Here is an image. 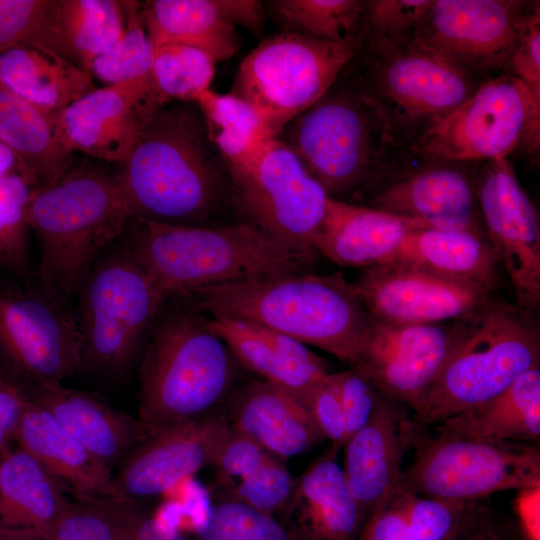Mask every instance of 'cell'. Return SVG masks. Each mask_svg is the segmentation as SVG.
Segmentation results:
<instances>
[{
  "mask_svg": "<svg viewBox=\"0 0 540 540\" xmlns=\"http://www.w3.org/2000/svg\"><path fill=\"white\" fill-rule=\"evenodd\" d=\"M195 309L253 321L355 365L371 316L341 273L295 274L204 288Z\"/></svg>",
  "mask_w": 540,
  "mask_h": 540,
  "instance_id": "5",
  "label": "cell"
},
{
  "mask_svg": "<svg viewBox=\"0 0 540 540\" xmlns=\"http://www.w3.org/2000/svg\"><path fill=\"white\" fill-rule=\"evenodd\" d=\"M456 322L403 323L371 317L355 367L412 412L442 369Z\"/></svg>",
  "mask_w": 540,
  "mask_h": 540,
  "instance_id": "17",
  "label": "cell"
},
{
  "mask_svg": "<svg viewBox=\"0 0 540 540\" xmlns=\"http://www.w3.org/2000/svg\"><path fill=\"white\" fill-rule=\"evenodd\" d=\"M75 299L82 371L107 377L128 369L166 300L122 236L96 260Z\"/></svg>",
  "mask_w": 540,
  "mask_h": 540,
  "instance_id": "8",
  "label": "cell"
},
{
  "mask_svg": "<svg viewBox=\"0 0 540 540\" xmlns=\"http://www.w3.org/2000/svg\"><path fill=\"white\" fill-rule=\"evenodd\" d=\"M332 376L348 440L368 423L383 394L362 371L355 367L332 373Z\"/></svg>",
  "mask_w": 540,
  "mask_h": 540,
  "instance_id": "47",
  "label": "cell"
},
{
  "mask_svg": "<svg viewBox=\"0 0 540 540\" xmlns=\"http://www.w3.org/2000/svg\"><path fill=\"white\" fill-rule=\"evenodd\" d=\"M15 438L57 481L79 497L108 496L111 469L93 457L49 412L29 396Z\"/></svg>",
  "mask_w": 540,
  "mask_h": 540,
  "instance_id": "29",
  "label": "cell"
},
{
  "mask_svg": "<svg viewBox=\"0 0 540 540\" xmlns=\"http://www.w3.org/2000/svg\"><path fill=\"white\" fill-rule=\"evenodd\" d=\"M476 191L486 238L513 288L516 305L540 304V222L507 159L476 162Z\"/></svg>",
  "mask_w": 540,
  "mask_h": 540,
  "instance_id": "16",
  "label": "cell"
},
{
  "mask_svg": "<svg viewBox=\"0 0 540 540\" xmlns=\"http://www.w3.org/2000/svg\"><path fill=\"white\" fill-rule=\"evenodd\" d=\"M409 411L383 395L368 423L343 446V471L364 520L401 483L403 458L419 429Z\"/></svg>",
  "mask_w": 540,
  "mask_h": 540,
  "instance_id": "22",
  "label": "cell"
},
{
  "mask_svg": "<svg viewBox=\"0 0 540 540\" xmlns=\"http://www.w3.org/2000/svg\"><path fill=\"white\" fill-rule=\"evenodd\" d=\"M457 540H503L492 524L488 510L479 504L473 508Z\"/></svg>",
  "mask_w": 540,
  "mask_h": 540,
  "instance_id": "55",
  "label": "cell"
},
{
  "mask_svg": "<svg viewBox=\"0 0 540 540\" xmlns=\"http://www.w3.org/2000/svg\"><path fill=\"white\" fill-rule=\"evenodd\" d=\"M387 262L415 266L491 293L501 277V268L486 236L466 231L411 230Z\"/></svg>",
  "mask_w": 540,
  "mask_h": 540,
  "instance_id": "30",
  "label": "cell"
},
{
  "mask_svg": "<svg viewBox=\"0 0 540 540\" xmlns=\"http://www.w3.org/2000/svg\"><path fill=\"white\" fill-rule=\"evenodd\" d=\"M229 172L232 198L247 222L311 263L329 196L297 155L273 138L254 160Z\"/></svg>",
  "mask_w": 540,
  "mask_h": 540,
  "instance_id": "13",
  "label": "cell"
},
{
  "mask_svg": "<svg viewBox=\"0 0 540 540\" xmlns=\"http://www.w3.org/2000/svg\"><path fill=\"white\" fill-rule=\"evenodd\" d=\"M216 61L203 50L185 44L153 47L152 78L164 102H196L215 76Z\"/></svg>",
  "mask_w": 540,
  "mask_h": 540,
  "instance_id": "40",
  "label": "cell"
},
{
  "mask_svg": "<svg viewBox=\"0 0 540 540\" xmlns=\"http://www.w3.org/2000/svg\"><path fill=\"white\" fill-rule=\"evenodd\" d=\"M0 540H48L46 537L30 532L0 528Z\"/></svg>",
  "mask_w": 540,
  "mask_h": 540,
  "instance_id": "56",
  "label": "cell"
},
{
  "mask_svg": "<svg viewBox=\"0 0 540 540\" xmlns=\"http://www.w3.org/2000/svg\"><path fill=\"white\" fill-rule=\"evenodd\" d=\"M367 205L428 228L486 236L477 199L475 163L418 156L382 185Z\"/></svg>",
  "mask_w": 540,
  "mask_h": 540,
  "instance_id": "18",
  "label": "cell"
},
{
  "mask_svg": "<svg viewBox=\"0 0 540 540\" xmlns=\"http://www.w3.org/2000/svg\"><path fill=\"white\" fill-rule=\"evenodd\" d=\"M324 439L339 449L346 443V431L332 373L327 374L304 402Z\"/></svg>",
  "mask_w": 540,
  "mask_h": 540,
  "instance_id": "49",
  "label": "cell"
},
{
  "mask_svg": "<svg viewBox=\"0 0 540 540\" xmlns=\"http://www.w3.org/2000/svg\"><path fill=\"white\" fill-rule=\"evenodd\" d=\"M539 1L432 0L411 41L483 79L509 61Z\"/></svg>",
  "mask_w": 540,
  "mask_h": 540,
  "instance_id": "15",
  "label": "cell"
},
{
  "mask_svg": "<svg viewBox=\"0 0 540 540\" xmlns=\"http://www.w3.org/2000/svg\"><path fill=\"white\" fill-rule=\"evenodd\" d=\"M122 237L166 299L221 284L301 274L309 264L248 222L192 226L129 218Z\"/></svg>",
  "mask_w": 540,
  "mask_h": 540,
  "instance_id": "4",
  "label": "cell"
},
{
  "mask_svg": "<svg viewBox=\"0 0 540 540\" xmlns=\"http://www.w3.org/2000/svg\"><path fill=\"white\" fill-rule=\"evenodd\" d=\"M432 0H367L360 50H377L411 42Z\"/></svg>",
  "mask_w": 540,
  "mask_h": 540,
  "instance_id": "43",
  "label": "cell"
},
{
  "mask_svg": "<svg viewBox=\"0 0 540 540\" xmlns=\"http://www.w3.org/2000/svg\"><path fill=\"white\" fill-rule=\"evenodd\" d=\"M58 481L21 448L0 457V528L48 539L67 506Z\"/></svg>",
  "mask_w": 540,
  "mask_h": 540,
  "instance_id": "34",
  "label": "cell"
},
{
  "mask_svg": "<svg viewBox=\"0 0 540 540\" xmlns=\"http://www.w3.org/2000/svg\"><path fill=\"white\" fill-rule=\"evenodd\" d=\"M16 171V159L14 155L0 143V178Z\"/></svg>",
  "mask_w": 540,
  "mask_h": 540,
  "instance_id": "57",
  "label": "cell"
},
{
  "mask_svg": "<svg viewBox=\"0 0 540 540\" xmlns=\"http://www.w3.org/2000/svg\"><path fill=\"white\" fill-rule=\"evenodd\" d=\"M211 329L227 344L239 364L262 380L305 402L327 375L326 363L308 347L262 324L237 318H209Z\"/></svg>",
  "mask_w": 540,
  "mask_h": 540,
  "instance_id": "25",
  "label": "cell"
},
{
  "mask_svg": "<svg viewBox=\"0 0 540 540\" xmlns=\"http://www.w3.org/2000/svg\"><path fill=\"white\" fill-rule=\"evenodd\" d=\"M195 533L198 540H293L271 514L234 499L211 507Z\"/></svg>",
  "mask_w": 540,
  "mask_h": 540,
  "instance_id": "44",
  "label": "cell"
},
{
  "mask_svg": "<svg viewBox=\"0 0 540 540\" xmlns=\"http://www.w3.org/2000/svg\"><path fill=\"white\" fill-rule=\"evenodd\" d=\"M0 84L34 106L55 113L97 89L89 71L39 48L0 54Z\"/></svg>",
  "mask_w": 540,
  "mask_h": 540,
  "instance_id": "33",
  "label": "cell"
},
{
  "mask_svg": "<svg viewBox=\"0 0 540 540\" xmlns=\"http://www.w3.org/2000/svg\"><path fill=\"white\" fill-rule=\"evenodd\" d=\"M0 360L2 370L25 389L82 371L73 309L47 294L34 277L0 279Z\"/></svg>",
  "mask_w": 540,
  "mask_h": 540,
  "instance_id": "14",
  "label": "cell"
},
{
  "mask_svg": "<svg viewBox=\"0 0 540 540\" xmlns=\"http://www.w3.org/2000/svg\"><path fill=\"white\" fill-rule=\"evenodd\" d=\"M508 73L521 79L540 98V5L520 35L509 61Z\"/></svg>",
  "mask_w": 540,
  "mask_h": 540,
  "instance_id": "50",
  "label": "cell"
},
{
  "mask_svg": "<svg viewBox=\"0 0 540 540\" xmlns=\"http://www.w3.org/2000/svg\"><path fill=\"white\" fill-rule=\"evenodd\" d=\"M58 113L42 110L0 84V143L16 159L30 190L61 177L76 159L57 126Z\"/></svg>",
  "mask_w": 540,
  "mask_h": 540,
  "instance_id": "28",
  "label": "cell"
},
{
  "mask_svg": "<svg viewBox=\"0 0 540 540\" xmlns=\"http://www.w3.org/2000/svg\"><path fill=\"white\" fill-rule=\"evenodd\" d=\"M351 63V62H350ZM278 135L331 198L369 199L418 155L365 92L351 64Z\"/></svg>",
  "mask_w": 540,
  "mask_h": 540,
  "instance_id": "2",
  "label": "cell"
},
{
  "mask_svg": "<svg viewBox=\"0 0 540 540\" xmlns=\"http://www.w3.org/2000/svg\"><path fill=\"white\" fill-rule=\"evenodd\" d=\"M367 0H271L266 14L284 32L332 43L361 42Z\"/></svg>",
  "mask_w": 540,
  "mask_h": 540,
  "instance_id": "37",
  "label": "cell"
},
{
  "mask_svg": "<svg viewBox=\"0 0 540 540\" xmlns=\"http://www.w3.org/2000/svg\"><path fill=\"white\" fill-rule=\"evenodd\" d=\"M118 165L114 177L130 218L204 226L232 198L228 165L195 102L162 105Z\"/></svg>",
  "mask_w": 540,
  "mask_h": 540,
  "instance_id": "1",
  "label": "cell"
},
{
  "mask_svg": "<svg viewBox=\"0 0 540 540\" xmlns=\"http://www.w3.org/2000/svg\"><path fill=\"white\" fill-rule=\"evenodd\" d=\"M272 457L257 442L230 427L212 462L219 475L228 480L243 479Z\"/></svg>",
  "mask_w": 540,
  "mask_h": 540,
  "instance_id": "48",
  "label": "cell"
},
{
  "mask_svg": "<svg viewBox=\"0 0 540 540\" xmlns=\"http://www.w3.org/2000/svg\"><path fill=\"white\" fill-rule=\"evenodd\" d=\"M238 364L199 310L159 316L139 370V420L149 435L222 409Z\"/></svg>",
  "mask_w": 540,
  "mask_h": 540,
  "instance_id": "6",
  "label": "cell"
},
{
  "mask_svg": "<svg viewBox=\"0 0 540 540\" xmlns=\"http://www.w3.org/2000/svg\"><path fill=\"white\" fill-rule=\"evenodd\" d=\"M351 66L409 147L427 126L459 106L485 80L413 42L360 50Z\"/></svg>",
  "mask_w": 540,
  "mask_h": 540,
  "instance_id": "12",
  "label": "cell"
},
{
  "mask_svg": "<svg viewBox=\"0 0 540 540\" xmlns=\"http://www.w3.org/2000/svg\"><path fill=\"white\" fill-rule=\"evenodd\" d=\"M80 499L78 504L68 502L48 540H121L119 500Z\"/></svg>",
  "mask_w": 540,
  "mask_h": 540,
  "instance_id": "45",
  "label": "cell"
},
{
  "mask_svg": "<svg viewBox=\"0 0 540 540\" xmlns=\"http://www.w3.org/2000/svg\"><path fill=\"white\" fill-rule=\"evenodd\" d=\"M402 484L419 495L456 503H477L493 493L540 485L536 444L494 442L419 428Z\"/></svg>",
  "mask_w": 540,
  "mask_h": 540,
  "instance_id": "11",
  "label": "cell"
},
{
  "mask_svg": "<svg viewBox=\"0 0 540 540\" xmlns=\"http://www.w3.org/2000/svg\"><path fill=\"white\" fill-rule=\"evenodd\" d=\"M195 103L209 140L230 170L250 163L274 138L257 110L232 93L220 94L209 89Z\"/></svg>",
  "mask_w": 540,
  "mask_h": 540,
  "instance_id": "36",
  "label": "cell"
},
{
  "mask_svg": "<svg viewBox=\"0 0 540 540\" xmlns=\"http://www.w3.org/2000/svg\"><path fill=\"white\" fill-rule=\"evenodd\" d=\"M98 461L111 469L149 436L139 418L114 409L96 395L61 382L26 389Z\"/></svg>",
  "mask_w": 540,
  "mask_h": 540,
  "instance_id": "24",
  "label": "cell"
},
{
  "mask_svg": "<svg viewBox=\"0 0 540 540\" xmlns=\"http://www.w3.org/2000/svg\"><path fill=\"white\" fill-rule=\"evenodd\" d=\"M336 448L295 480L283 510L295 518L303 540H356L364 518L336 458Z\"/></svg>",
  "mask_w": 540,
  "mask_h": 540,
  "instance_id": "27",
  "label": "cell"
},
{
  "mask_svg": "<svg viewBox=\"0 0 540 540\" xmlns=\"http://www.w3.org/2000/svg\"><path fill=\"white\" fill-rule=\"evenodd\" d=\"M28 401L27 390L0 368V453L15 437Z\"/></svg>",
  "mask_w": 540,
  "mask_h": 540,
  "instance_id": "51",
  "label": "cell"
},
{
  "mask_svg": "<svg viewBox=\"0 0 540 540\" xmlns=\"http://www.w3.org/2000/svg\"><path fill=\"white\" fill-rule=\"evenodd\" d=\"M122 3L126 18L122 36L95 58L88 69L105 86L152 75L153 46L142 20L141 2Z\"/></svg>",
  "mask_w": 540,
  "mask_h": 540,
  "instance_id": "42",
  "label": "cell"
},
{
  "mask_svg": "<svg viewBox=\"0 0 540 540\" xmlns=\"http://www.w3.org/2000/svg\"><path fill=\"white\" fill-rule=\"evenodd\" d=\"M433 428L486 441L536 444L540 438V367L524 373L493 398Z\"/></svg>",
  "mask_w": 540,
  "mask_h": 540,
  "instance_id": "31",
  "label": "cell"
},
{
  "mask_svg": "<svg viewBox=\"0 0 540 540\" xmlns=\"http://www.w3.org/2000/svg\"><path fill=\"white\" fill-rule=\"evenodd\" d=\"M222 410L232 429L275 458L295 457L324 439L305 404L265 380L236 386Z\"/></svg>",
  "mask_w": 540,
  "mask_h": 540,
  "instance_id": "23",
  "label": "cell"
},
{
  "mask_svg": "<svg viewBox=\"0 0 540 540\" xmlns=\"http://www.w3.org/2000/svg\"><path fill=\"white\" fill-rule=\"evenodd\" d=\"M361 48L281 31L264 39L240 63L232 94L250 103L276 138L317 102Z\"/></svg>",
  "mask_w": 540,
  "mask_h": 540,
  "instance_id": "10",
  "label": "cell"
},
{
  "mask_svg": "<svg viewBox=\"0 0 540 540\" xmlns=\"http://www.w3.org/2000/svg\"><path fill=\"white\" fill-rule=\"evenodd\" d=\"M30 187L13 171L0 178V275L3 280L34 277L30 259V229L25 206Z\"/></svg>",
  "mask_w": 540,
  "mask_h": 540,
  "instance_id": "41",
  "label": "cell"
},
{
  "mask_svg": "<svg viewBox=\"0 0 540 540\" xmlns=\"http://www.w3.org/2000/svg\"><path fill=\"white\" fill-rule=\"evenodd\" d=\"M352 284L371 317L403 323L453 321L494 297L481 287L394 262L365 268Z\"/></svg>",
  "mask_w": 540,
  "mask_h": 540,
  "instance_id": "20",
  "label": "cell"
},
{
  "mask_svg": "<svg viewBox=\"0 0 540 540\" xmlns=\"http://www.w3.org/2000/svg\"><path fill=\"white\" fill-rule=\"evenodd\" d=\"M60 17L74 61L87 71L125 30V11L118 0H60Z\"/></svg>",
  "mask_w": 540,
  "mask_h": 540,
  "instance_id": "38",
  "label": "cell"
},
{
  "mask_svg": "<svg viewBox=\"0 0 540 540\" xmlns=\"http://www.w3.org/2000/svg\"><path fill=\"white\" fill-rule=\"evenodd\" d=\"M226 20L236 28L241 26L258 34L264 26L265 4L257 0H217Z\"/></svg>",
  "mask_w": 540,
  "mask_h": 540,
  "instance_id": "54",
  "label": "cell"
},
{
  "mask_svg": "<svg viewBox=\"0 0 540 540\" xmlns=\"http://www.w3.org/2000/svg\"><path fill=\"white\" fill-rule=\"evenodd\" d=\"M129 214L114 172L75 159L53 183L30 190L25 219L39 245L34 278L70 306L100 255L124 233Z\"/></svg>",
  "mask_w": 540,
  "mask_h": 540,
  "instance_id": "3",
  "label": "cell"
},
{
  "mask_svg": "<svg viewBox=\"0 0 540 540\" xmlns=\"http://www.w3.org/2000/svg\"><path fill=\"white\" fill-rule=\"evenodd\" d=\"M165 103L152 75L104 86L58 112V131L71 152L120 164Z\"/></svg>",
  "mask_w": 540,
  "mask_h": 540,
  "instance_id": "19",
  "label": "cell"
},
{
  "mask_svg": "<svg viewBox=\"0 0 540 540\" xmlns=\"http://www.w3.org/2000/svg\"><path fill=\"white\" fill-rule=\"evenodd\" d=\"M121 540H188L182 533L161 525L154 517L142 513L119 499Z\"/></svg>",
  "mask_w": 540,
  "mask_h": 540,
  "instance_id": "52",
  "label": "cell"
},
{
  "mask_svg": "<svg viewBox=\"0 0 540 540\" xmlns=\"http://www.w3.org/2000/svg\"><path fill=\"white\" fill-rule=\"evenodd\" d=\"M512 508L525 540H540V485L516 490Z\"/></svg>",
  "mask_w": 540,
  "mask_h": 540,
  "instance_id": "53",
  "label": "cell"
},
{
  "mask_svg": "<svg viewBox=\"0 0 540 540\" xmlns=\"http://www.w3.org/2000/svg\"><path fill=\"white\" fill-rule=\"evenodd\" d=\"M453 347L411 412L426 429L501 393L540 367V327L534 315L496 297L455 320Z\"/></svg>",
  "mask_w": 540,
  "mask_h": 540,
  "instance_id": "7",
  "label": "cell"
},
{
  "mask_svg": "<svg viewBox=\"0 0 540 540\" xmlns=\"http://www.w3.org/2000/svg\"><path fill=\"white\" fill-rule=\"evenodd\" d=\"M294 484L289 471L272 456L259 469L235 484L232 499L272 515L284 509Z\"/></svg>",
  "mask_w": 540,
  "mask_h": 540,
  "instance_id": "46",
  "label": "cell"
},
{
  "mask_svg": "<svg viewBox=\"0 0 540 540\" xmlns=\"http://www.w3.org/2000/svg\"><path fill=\"white\" fill-rule=\"evenodd\" d=\"M428 228L380 209L329 197L316 249L341 266L386 263L411 230Z\"/></svg>",
  "mask_w": 540,
  "mask_h": 540,
  "instance_id": "26",
  "label": "cell"
},
{
  "mask_svg": "<svg viewBox=\"0 0 540 540\" xmlns=\"http://www.w3.org/2000/svg\"><path fill=\"white\" fill-rule=\"evenodd\" d=\"M477 503L456 504L419 495L401 480L368 514L356 540H457Z\"/></svg>",
  "mask_w": 540,
  "mask_h": 540,
  "instance_id": "32",
  "label": "cell"
},
{
  "mask_svg": "<svg viewBox=\"0 0 540 540\" xmlns=\"http://www.w3.org/2000/svg\"><path fill=\"white\" fill-rule=\"evenodd\" d=\"M229 429L220 409L149 435L125 458L108 496L130 501L164 494L212 465Z\"/></svg>",
  "mask_w": 540,
  "mask_h": 540,
  "instance_id": "21",
  "label": "cell"
},
{
  "mask_svg": "<svg viewBox=\"0 0 540 540\" xmlns=\"http://www.w3.org/2000/svg\"><path fill=\"white\" fill-rule=\"evenodd\" d=\"M539 148L540 98L510 73L483 80L410 144L418 156L461 163L507 159L516 152L535 160Z\"/></svg>",
  "mask_w": 540,
  "mask_h": 540,
  "instance_id": "9",
  "label": "cell"
},
{
  "mask_svg": "<svg viewBox=\"0 0 540 540\" xmlns=\"http://www.w3.org/2000/svg\"><path fill=\"white\" fill-rule=\"evenodd\" d=\"M16 48L48 50L75 63L63 34L60 0H0V54Z\"/></svg>",
  "mask_w": 540,
  "mask_h": 540,
  "instance_id": "39",
  "label": "cell"
},
{
  "mask_svg": "<svg viewBox=\"0 0 540 540\" xmlns=\"http://www.w3.org/2000/svg\"><path fill=\"white\" fill-rule=\"evenodd\" d=\"M141 16L153 47L190 45L216 62L231 58L238 49L236 28L226 20L217 0L145 1Z\"/></svg>",
  "mask_w": 540,
  "mask_h": 540,
  "instance_id": "35",
  "label": "cell"
}]
</instances>
